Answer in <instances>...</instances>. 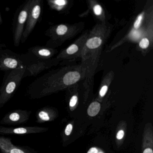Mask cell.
I'll use <instances>...</instances> for the list:
<instances>
[{"label":"cell","mask_w":153,"mask_h":153,"mask_svg":"<svg viewBox=\"0 0 153 153\" xmlns=\"http://www.w3.org/2000/svg\"><path fill=\"white\" fill-rule=\"evenodd\" d=\"M26 70V67H21L8 71L5 75L0 87V109L13 97L19 87Z\"/></svg>","instance_id":"obj_1"},{"label":"cell","mask_w":153,"mask_h":153,"mask_svg":"<svg viewBox=\"0 0 153 153\" xmlns=\"http://www.w3.org/2000/svg\"><path fill=\"white\" fill-rule=\"evenodd\" d=\"M29 61L27 53L19 54L11 50L0 51V70L8 71L21 67H26Z\"/></svg>","instance_id":"obj_2"},{"label":"cell","mask_w":153,"mask_h":153,"mask_svg":"<svg viewBox=\"0 0 153 153\" xmlns=\"http://www.w3.org/2000/svg\"><path fill=\"white\" fill-rule=\"evenodd\" d=\"M32 0H28L18 8L13 22V42L15 47L19 46L26 23L27 15Z\"/></svg>","instance_id":"obj_3"},{"label":"cell","mask_w":153,"mask_h":153,"mask_svg":"<svg viewBox=\"0 0 153 153\" xmlns=\"http://www.w3.org/2000/svg\"><path fill=\"white\" fill-rule=\"evenodd\" d=\"M43 6L42 0H32L21 42L25 43L40 19Z\"/></svg>","instance_id":"obj_4"},{"label":"cell","mask_w":153,"mask_h":153,"mask_svg":"<svg viewBox=\"0 0 153 153\" xmlns=\"http://www.w3.org/2000/svg\"><path fill=\"white\" fill-rule=\"evenodd\" d=\"M32 111L28 110H13L7 113L0 121L3 125H19L26 123L30 119Z\"/></svg>","instance_id":"obj_5"},{"label":"cell","mask_w":153,"mask_h":153,"mask_svg":"<svg viewBox=\"0 0 153 153\" xmlns=\"http://www.w3.org/2000/svg\"><path fill=\"white\" fill-rule=\"evenodd\" d=\"M28 54L30 56V62L26 67L24 78L28 76H36L53 65L52 61L48 59H38L29 53Z\"/></svg>","instance_id":"obj_6"},{"label":"cell","mask_w":153,"mask_h":153,"mask_svg":"<svg viewBox=\"0 0 153 153\" xmlns=\"http://www.w3.org/2000/svg\"><path fill=\"white\" fill-rule=\"evenodd\" d=\"M1 153H39L30 146H18L14 145L12 139L9 137L0 136Z\"/></svg>","instance_id":"obj_7"},{"label":"cell","mask_w":153,"mask_h":153,"mask_svg":"<svg viewBox=\"0 0 153 153\" xmlns=\"http://www.w3.org/2000/svg\"><path fill=\"white\" fill-rule=\"evenodd\" d=\"M48 128L39 126H22L19 127H6L0 125V134L1 135H26L42 133Z\"/></svg>","instance_id":"obj_8"},{"label":"cell","mask_w":153,"mask_h":153,"mask_svg":"<svg viewBox=\"0 0 153 153\" xmlns=\"http://www.w3.org/2000/svg\"><path fill=\"white\" fill-rule=\"evenodd\" d=\"M35 59H48L53 55V50L46 46H37L31 47L27 52Z\"/></svg>","instance_id":"obj_9"},{"label":"cell","mask_w":153,"mask_h":153,"mask_svg":"<svg viewBox=\"0 0 153 153\" xmlns=\"http://www.w3.org/2000/svg\"><path fill=\"white\" fill-rule=\"evenodd\" d=\"M36 122L40 124L50 121L53 118L52 111L47 107L40 108L36 112Z\"/></svg>","instance_id":"obj_10"},{"label":"cell","mask_w":153,"mask_h":153,"mask_svg":"<svg viewBox=\"0 0 153 153\" xmlns=\"http://www.w3.org/2000/svg\"><path fill=\"white\" fill-rule=\"evenodd\" d=\"M80 77V74L77 71H71L64 75L62 79V81L64 85H70L77 82Z\"/></svg>","instance_id":"obj_11"},{"label":"cell","mask_w":153,"mask_h":153,"mask_svg":"<svg viewBox=\"0 0 153 153\" xmlns=\"http://www.w3.org/2000/svg\"><path fill=\"white\" fill-rule=\"evenodd\" d=\"M100 104L97 102L92 103L88 109V114L89 116L94 117L99 113L100 110Z\"/></svg>","instance_id":"obj_12"},{"label":"cell","mask_w":153,"mask_h":153,"mask_svg":"<svg viewBox=\"0 0 153 153\" xmlns=\"http://www.w3.org/2000/svg\"><path fill=\"white\" fill-rule=\"evenodd\" d=\"M102 40L98 37H94L89 39L86 43L88 48L90 49H94L98 48L102 44Z\"/></svg>","instance_id":"obj_13"},{"label":"cell","mask_w":153,"mask_h":153,"mask_svg":"<svg viewBox=\"0 0 153 153\" xmlns=\"http://www.w3.org/2000/svg\"><path fill=\"white\" fill-rule=\"evenodd\" d=\"M68 27L65 25H61L56 27L55 31H53L51 29L50 31H47L46 33H55L57 36H62L65 35L68 31Z\"/></svg>","instance_id":"obj_14"},{"label":"cell","mask_w":153,"mask_h":153,"mask_svg":"<svg viewBox=\"0 0 153 153\" xmlns=\"http://www.w3.org/2000/svg\"><path fill=\"white\" fill-rule=\"evenodd\" d=\"M78 50V46L76 45L73 44L71 45L66 50L67 53L68 54H72L76 52Z\"/></svg>","instance_id":"obj_15"},{"label":"cell","mask_w":153,"mask_h":153,"mask_svg":"<svg viewBox=\"0 0 153 153\" xmlns=\"http://www.w3.org/2000/svg\"><path fill=\"white\" fill-rule=\"evenodd\" d=\"M149 45V41L147 38H143L140 42V47L142 49H146L148 47Z\"/></svg>","instance_id":"obj_16"},{"label":"cell","mask_w":153,"mask_h":153,"mask_svg":"<svg viewBox=\"0 0 153 153\" xmlns=\"http://www.w3.org/2000/svg\"><path fill=\"white\" fill-rule=\"evenodd\" d=\"M143 13L140 14L139 16H138L137 19H136V21L134 24V27L135 29H137L139 28L140 26V24H141V21L143 19Z\"/></svg>","instance_id":"obj_17"},{"label":"cell","mask_w":153,"mask_h":153,"mask_svg":"<svg viewBox=\"0 0 153 153\" xmlns=\"http://www.w3.org/2000/svg\"><path fill=\"white\" fill-rule=\"evenodd\" d=\"M94 11L97 16L101 15L102 12V7L99 5H97L94 7Z\"/></svg>","instance_id":"obj_18"},{"label":"cell","mask_w":153,"mask_h":153,"mask_svg":"<svg viewBox=\"0 0 153 153\" xmlns=\"http://www.w3.org/2000/svg\"><path fill=\"white\" fill-rule=\"evenodd\" d=\"M77 97L76 96H73L71 99L70 102V105L71 107L75 106L76 103L77 101Z\"/></svg>","instance_id":"obj_19"},{"label":"cell","mask_w":153,"mask_h":153,"mask_svg":"<svg viewBox=\"0 0 153 153\" xmlns=\"http://www.w3.org/2000/svg\"><path fill=\"white\" fill-rule=\"evenodd\" d=\"M72 130V125L71 124H69L67 125L65 129V134L67 136H68L71 133Z\"/></svg>","instance_id":"obj_20"},{"label":"cell","mask_w":153,"mask_h":153,"mask_svg":"<svg viewBox=\"0 0 153 153\" xmlns=\"http://www.w3.org/2000/svg\"><path fill=\"white\" fill-rule=\"evenodd\" d=\"M108 89V87L106 85L103 86L101 88L100 91V95L101 97H104L105 95V94L107 91Z\"/></svg>","instance_id":"obj_21"},{"label":"cell","mask_w":153,"mask_h":153,"mask_svg":"<svg viewBox=\"0 0 153 153\" xmlns=\"http://www.w3.org/2000/svg\"><path fill=\"white\" fill-rule=\"evenodd\" d=\"M124 136V131L123 130H120L119 131L117 134V138L118 140H120Z\"/></svg>","instance_id":"obj_22"},{"label":"cell","mask_w":153,"mask_h":153,"mask_svg":"<svg viewBox=\"0 0 153 153\" xmlns=\"http://www.w3.org/2000/svg\"><path fill=\"white\" fill-rule=\"evenodd\" d=\"M97 149L95 148H92L90 149L87 153H97Z\"/></svg>","instance_id":"obj_23"},{"label":"cell","mask_w":153,"mask_h":153,"mask_svg":"<svg viewBox=\"0 0 153 153\" xmlns=\"http://www.w3.org/2000/svg\"><path fill=\"white\" fill-rule=\"evenodd\" d=\"M143 153H153V150L151 149L147 148L144 150Z\"/></svg>","instance_id":"obj_24"},{"label":"cell","mask_w":153,"mask_h":153,"mask_svg":"<svg viewBox=\"0 0 153 153\" xmlns=\"http://www.w3.org/2000/svg\"><path fill=\"white\" fill-rule=\"evenodd\" d=\"M2 23H3V20H2L1 13V12H0V25H2Z\"/></svg>","instance_id":"obj_25"},{"label":"cell","mask_w":153,"mask_h":153,"mask_svg":"<svg viewBox=\"0 0 153 153\" xmlns=\"http://www.w3.org/2000/svg\"><path fill=\"white\" fill-rule=\"evenodd\" d=\"M3 46H4V45H2L0 44V51H1V50H2V48H3Z\"/></svg>","instance_id":"obj_26"},{"label":"cell","mask_w":153,"mask_h":153,"mask_svg":"<svg viewBox=\"0 0 153 153\" xmlns=\"http://www.w3.org/2000/svg\"></svg>","instance_id":"obj_27"}]
</instances>
